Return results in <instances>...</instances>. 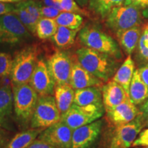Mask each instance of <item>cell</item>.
<instances>
[{
  "mask_svg": "<svg viewBox=\"0 0 148 148\" xmlns=\"http://www.w3.org/2000/svg\"><path fill=\"white\" fill-rule=\"evenodd\" d=\"M77 62L85 69L103 82H108L117 70L114 57L90 48L83 47L76 51Z\"/></svg>",
  "mask_w": 148,
  "mask_h": 148,
  "instance_id": "1",
  "label": "cell"
},
{
  "mask_svg": "<svg viewBox=\"0 0 148 148\" xmlns=\"http://www.w3.org/2000/svg\"><path fill=\"white\" fill-rule=\"evenodd\" d=\"M78 38L85 47L110 55L114 58L121 57V51L115 40L95 25H86L79 31Z\"/></svg>",
  "mask_w": 148,
  "mask_h": 148,
  "instance_id": "2",
  "label": "cell"
},
{
  "mask_svg": "<svg viewBox=\"0 0 148 148\" xmlns=\"http://www.w3.org/2000/svg\"><path fill=\"white\" fill-rule=\"evenodd\" d=\"M38 50L36 46H28L16 52L13 58L10 79L12 85L29 84L36 65Z\"/></svg>",
  "mask_w": 148,
  "mask_h": 148,
  "instance_id": "3",
  "label": "cell"
},
{
  "mask_svg": "<svg viewBox=\"0 0 148 148\" xmlns=\"http://www.w3.org/2000/svg\"><path fill=\"white\" fill-rule=\"evenodd\" d=\"M13 107L17 119L23 123L31 121L36 104L38 94L30 84L12 85Z\"/></svg>",
  "mask_w": 148,
  "mask_h": 148,
  "instance_id": "4",
  "label": "cell"
},
{
  "mask_svg": "<svg viewBox=\"0 0 148 148\" xmlns=\"http://www.w3.org/2000/svg\"><path fill=\"white\" fill-rule=\"evenodd\" d=\"M139 8L122 5L113 9L105 18L106 25L115 34L121 31L140 26L142 14Z\"/></svg>",
  "mask_w": 148,
  "mask_h": 148,
  "instance_id": "5",
  "label": "cell"
},
{
  "mask_svg": "<svg viewBox=\"0 0 148 148\" xmlns=\"http://www.w3.org/2000/svg\"><path fill=\"white\" fill-rule=\"evenodd\" d=\"M104 110L103 105L79 106L73 103L69 110L61 114L60 121L75 130L97 121L102 116Z\"/></svg>",
  "mask_w": 148,
  "mask_h": 148,
  "instance_id": "6",
  "label": "cell"
},
{
  "mask_svg": "<svg viewBox=\"0 0 148 148\" xmlns=\"http://www.w3.org/2000/svg\"><path fill=\"white\" fill-rule=\"evenodd\" d=\"M29 33L13 12L0 16V44L21 43L30 37Z\"/></svg>",
  "mask_w": 148,
  "mask_h": 148,
  "instance_id": "7",
  "label": "cell"
},
{
  "mask_svg": "<svg viewBox=\"0 0 148 148\" xmlns=\"http://www.w3.org/2000/svg\"><path fill=\"white\" fill-rule=\"evenodd\" d=\"M61 119V113L56 103L55 98L51 95L40 97L31 119L32 128H45Z\"/></svg>",
  "mask_w": 148,
  "mask_h": 148,
  "instance_id": "8",
  "label": "cell"
},
{
  "mask_svg": "<svg viewBox=\"0 0 148 148\" xmlns=\"http://www.w3.org/2000/svg\"><path fill=\"white\" fill-rule=\"evenodd\" d=\"M143 114L140 112L133 121L116 126L110 148H130L144 127Z\"/></svg>",
  "mask_w": 148,
  "mask_h": 148,
  "instance_id": "9",
  "label": "cell"
},
{
  "mask_svg": "<svg viewBox=\"0 0 148 148\" xmlns=\"http://www.w3.org/2000/svg\"><path fill=\"white\" fill-rule=\"evenodd\" d=\"M47 64L56 84H69L73 62L67 53L56 51L47 59Z\"/></svg>",
  "mask_w": 148,
  "mask_h": 148,
  "instance_id": "10",
  "label": "cell"
},
{
  "mask_svg": "<svg viewBox=\"0 0 148 148\" xmlns=\"http://www.w3.org/2000/svg\"><path fill=\"white\" fill-rule=\"evenodd\" d=\"M73 131V129L60 121L42 130L38 135V139L56 148H71Z\"/></svg>",
  "mask_w": 148,
  "mask_h": 148,
  "instance_id": "11",
  "label": "cell"
},
{
  "mask_svg": "<svg viewBox=\"0 0 148 148\" xmlns=\"http://www.w3.org/2000/svg\"><path fill=\"white\" fill-rule=\"evenodd\" d=\"M29 83L40 97L51 95L54 91L56 82L48 69L47 62L42 59L37 62Z\"/></svg>",
  "mask_w": 148,
  "mask_h": 148,
  "instance_id": "12",
  "label": "cell"
},
{
  "mask_svg": "<svg viewBox=\"0 0 148 148\" xmlns=\"http://www.w3.org/2000/svg\"><path fill=\"white\" fill-rule=\"evenodd\" d=\"M102 121L97 120L73 130L71 148H90L100 134Z\"/></svg>",
  "mask_w": 148,
  "mask_h": 148,
  "instance_id": "13",
  "label": "cell"
},
{
  "mask_svg": "<svg viewBox=\"0 0 148 148\" xmlns=\"http://www.w3.org/2000/svg\"><path fill=\"white\" fill-rule=\"evenodd\" d=\"M103 104L106 112L112 110L130 99L128 93L123 86L113 79L109 81L101 88Z\"/></svg>",
  "mask_w": 148,
  "mask_h": 148,
  "instance_id": "14",
  "label": "cell"
},
{
  "mask_svg": "<svg viewBox=\"0 0 148 148\" xmlns=\"http://www.w3.org/2000/svg\"><path fill=\"white\" fill-rule=\"evenodd\" d=\"M103 81L84 69L78 62H73L69 84L73 89H82L90 86H101Z\"/></svg>",
  "mask_w": 148,
  "mask_h": 148,
  "instance_id": "15",
  "label": "cell"
},
{
  "mask_svg": "<svg viewBox=\"0 0 148 148\" xmlns=\"http://www.w3.org/2000/svg\"><path fill=\"white\" fill-rule=\"evenodd\" d=\"M135 106L129 99L106 112L107 116L116 127L125 124L136 119L140 113V111Z\"/></svg>",
  "mask_w": 148,
  "mask_h": 148,
  "instance_id": "16",
  "label": "cell"
},
{
  "mask_svg": "<svg viewBox=\"0 0 148 148\" xmlns=\"http://www.w3.org/2000/svg\"><path fill=\"white\" fill-rule=\"evenodd\" d=\"M74 103L79 106L103 105L102 91L100 86H90L75 90Z\"/></svg>",
  "mask_w": 148,
  "mask_h": 148,
  "instance_id": "17",
  "label": "cell"
},
{
  "mask_svg": "<svg viewBox=\"0 0 148 148\" xmlns=\"http://www.w3.org/2000/svg\"><path fill=\"white\" fill-rule=\"evenodd\" d=\"M141 32L140 27L136 26L121 31L116 34L120 45L127 55L132 54L138 46L142 35Z\"/></svg>",
  "mask_w": 148,
  "mask_h": 148,
  "instance_id": "18",
  "label": "cell"
},
{
  "mask_svg": "<svg viewBox=\"0 0 148 148\" xmlns=\"http://www.w3.org/2000/svg\"><path fill=\"white\" fill-rule=\"evenodd\" d=\"M75 91L70 84H56L54 88V98L61 114L69 110L74 103Z\"/></svg>",
  "mask_w": 148,
  "mask_h": 148,
  "instance_id": "19",
  "label": "cell"
},
{
  "mask_svg": "<svg viewBox=\"0 0 148 148\" xmlns=\"http://www.w3.org/2000/svg\"><path fill=\"white\" fill-rule=\"evenodd\" d=\"M129 97L134 105L142 104L148 97V87L135 70L129 87Z\"/></svg>",
  "mask_w": 148,
  "mask_h": 148,
  "instance_id": "20",
  "label": "cell"
},
{
  "mask_svg": "<svg viewBox=\"0 0 148 148\" xmlns=\"http://www.w3.org/2000/svg\"><path fill=\"white\" fill-rule=\"evenodd\" d=\"M134 71V62L132 60L131 55H128L123 64L116 70V73L112 77V79L121 85L127 93H129V87Z\"/></svg>",
  "mask_w": 148,
  "mask_h": 148,
  "instance_id": "21",
  "label": "cell"
},
{
  "mask_svg": "<svg viewBox=\"0 0 148 148\" xmlns=\"http://www.w3.org/2000/svg\"><path fill=\"white\" fill-rule=\"evenodd\" d=\"M13 108V93L9 86L0 87V127L7 123Z\"/></svg>",
  "mask_w": 148,
  "mask_h": 148,
  "instance_id": "22",
  "label": "cell"
},
{
  "mask_svg": "<svg viewBox=\"0 0 148 148\" xmlns=\"http://www.w3.org/2000/svg\"><path fill=\"white\" fill-rule=\"evenodd\" d=\"M125 0H89L90 12L102 18H106L113 9L124 4Z\"/></svg>",
  "mask_w": 148,
  "mask_h": 148,
  "instance_id": "23",
  "label": "cell"
},
{
  "mask_svg": "<svg viewBox=\"0 0 148 148\" xmlns=\"http://www.w3.org/2000/svg\"><path fill=\"white\" fill-rule=\"evenodd\" d=\"M80 29H71L58 25V29L51 39L57 47L61 49L69 48L73 45L75 37Z\"/></svg>",
  "mask_w": 148,
  "mask_h": 148,
  "instance_id": "24",
  "label": "cell"
},
{
  "mask_svg": "<svg viewBox=\"0 0 148 148\" xmlns=\"http://www.w3.org/2000/svg\"><path fill=\"white\" fill-rule=\"evenodd\" d=\"M42 128H32L18 133L4 148H27L42 131Z\"/></svg>",
  "mask_w": 148,
  "mask_h": 148,
  "instance_id": "25",
  "label": "cell"
},
{
  "mask_svg": "<svg viewBox=\"0 0 148 148\" xmlns=\"http://www.w3.org/2000/svg\"><path fill=\"white\" fill-rule=\"evenodd\" d=\"M58 27L55 18L41 17L37 23L36 34L40 39H47L55 34Z\"/></svg>",
  "mask_w": 148,
  "mask_h": 148,
  "instance_id": "26",
  "label": "cell"
},
{
  "mask_svg": "<svg viewBox=\"0 0 148 148\" xmlns=\"http://www.w3.org/2000/svg\"><path fill=\"white\" fill-rule=\"evenodd\" d=\"M55 20L60 26L71 29H80L84 22V18L81 14L65 11L61 12Z\"/></svg>",
  "mask_w": 148,
  "mask_h": 148,
  "instance_id": "27",
  "label": "cell"
},
{
  "mask_svg": "<svg viewBox=\"0 0 148 148\" xmlns=\"http://www.w3.org/2000/svg\"><path fill=\"white\" fill-rule=\"evenodd\" d=\"M14 5H15V8L13 11V13L18 16L21 23L23 24L24 26L26 27L29 32L33 34H36V25L40 18L32 15L26 9L20 6L17 3H16Z\"/></svg>",
  "mask_w": 148,
  "mask_h": 148,
  "instance_id": "28",
  "label": "cell"
},
{
  "mask_svg": "<svg viewBox=\"0 0 148 148\" xmlns=\"http://www.w3.org/2000/svg\"><path fill=\"white\" fill-rule=\"evenodd\" d=\"M13 59L10 54L0 52V77L10 75L12 71Z\"/></svg>",
  "mask_w": 148,
  "mask_h": 148,
  "instance_id": "29",
  "label": "cell"
},
{
  "mask_svg": "<svg viewBox=\"0 0 148 148\" xmlns=\"http://www.w3.org/2000/svg\"><path fill=\"white\" fill-rule=\"evenodd\" d=\"M55 1L60 3L63 11L74 12L81 15L83 14L85 16H89V13L87 11L81 8L75 0H55Z\"/></svg>",
  "mask_w": 148,
  "mask_h": 148,
  "instance_id": "30",
  "label": "cell"
},
{
  "mask_svg": "<svg viewBox=\"0 0 148 148\" xmlns=\"http://www.w3.org/2000/svg\"><path fill=\"white\" fill-rule=\"evenodd\" d=\"M17 4L26 9L29 13L32 14L36 17L38 18H41L40 12V2L34 1V0H25V1H21V2L17 3Z\"/></svg>",
  "mask_w": 148,
  "mask_h": 148,
  "instance_id": "31",
  "label": "cell"
},
{
  "mask_svg": "<svg viewBox=\"0 0 148 148\" xmlns=\"http://www.w3.org/2000/svg\"><path fill=\"white\" fill-rule=\"evenodd\" d=\"M40 12L41 17L56 18L61 12L58 9L47 5H42L40 3Z\"/></svg>",
  "mask_w": 148,
  "mask_h": 148,
  "instance_id": "32",
  "label": "cell"
},
{
  "mask_svg": "<svg viewBox=\"0 0 148 148\" xmlns=\"http://www.w3.org/2000/svg\"><path fill=\"white\" fill-rule=\"evenodd\" d=\"M132 146V147H148V128L140 131Z\"/></svg>",
  "mask_w": 148,
  "mask_h": 148,
  "instance_id": "33",
  "label": "cell"
},
{
  "mask_svg": "<svg viewBox=\"0 0 148 148\" xmlns=\"http://www.w3.org/2000/svg\"><path fill=\"white\" fill-rule=\"evenodd\" d=\"M123 5H132L140 10H145L148 9V0H125Z\"/></svg>",
  "mask_w": 148,
  "mask_h": 148,
  "instance_id": "34",
  "label": "cell"
},
{
  "mask_svg": "<svg viewBox=\"0 0 148 148\" xmlns=\"http://www.w3.org/2000/svg\"><path fill=\"white\" fill-rule=\"evenodd\" d=\"M138 47L140 56L148 62V44L146 43L142 36L140 38Z\"/></svg>",
  "mask_w": 148,
  "mask_h": 148,
  "instance_id": "35",
  "label": "cell"
},
{
  "mask_svg": "<svg viewBox=\"0 0 148 148\" xmlns=\"http://www.w3.org/2000/svg\"><path fill=\"white\" fill-rule=\"evenodd\" d=\"M15 5L12 3L0 2V16L13 12Z\"/></svg>",
  "mask_w": 148,
  "mask_h": 148,
  "instance_id": "36",
  "label": "cell"
},
{
  "mask_svg": "<svg viewBox=\"0 0 148 148\" xmlns=\"http://www.w3.org/2000/svg\"><path fill=\"white\" fill-rule=\"evenodd\" d=\"M27 148H56L50 144L46 143L43 140L37 139L34 140V141L31 143V145Z\"/></svg>",
  "mask_w": 148,
  "mask_h": 148,
  "instance_id": "37",
  "label": "cell"
},
{
  "mask_svg": "<svg viewBox=\"0 0 148 148\" xmlns=\"http://www.w3.org/2000/svg\"><path fill=\"white\" fill-rule=\"evenodd\" d=\"M137 69L140 78L148 87V63Z\"/></svg>",
  "mask_w": 148,
  "mask_h": 148,
  "instance_id": "38",
  "label": "cell"
},
{
  "mask_svg": "<svg viewBox=\"0 0 148 148\" xmlns=\"http://www.w3.org/2000/svg\"><path fill=\"white\" fill-rule=\"evenodd\" d=\"M42 3L45 5H47V6H51L53 7V8L58 9L59 10H60L61 12H62L63 10H62V7L60 5V3L56 1L55 0H42Z\"/></svg>",
  "mask_w": 148,
  "mask_h": 148,
  "instance_id": "39",
  "label": "cell"
},
{
  "mask_svg": "<svg viewBox=\"0 0 148 148\" xmlns=\"http://www.w3.org/2000/svg\"><path fill=\"white\" fill-rule=\"evenodd\" d=\"M140 112L143 114V116H147L148 115V97L144 102L142 103L140 106Z\"/></svg>",
  "mask_w": 148,
  "mask_h": 148,
  "instance_id": "40",
  "label": "cell"
},
{
  "mask_svg": "<svg viewBox=\"0 0 148 148\" xmlns=\"http://www.w3.org/2000/svg\"><path fill=\"white\" fill-rule=\"evenodd\" d=\"M141 36L143 37V40H145L146 43L148 44V26L147 25H146L145 28H144L143 31V34H142Z\"/></svg>",
  "mask_w": 148,
  "mask_h": 148,
  "instance_id": "41",
  "label": "cell"
},
{
  "mask_svg": "<svg viewBox=\"0 0 148 148\" xmlns=\"http://www.w3.org/2000/svg\"><path fill=\"white\" fill-rule=\"evenodd\" d=\"M75 1L79 6L82 7V8L88 5V2H89V0H75Z\"/></svg>",
  "mask_w": 148,
  "mask_h": 148,
  "instance_id": "42",
  "label": "cell"
},
{
  "mask_svg": "<svg viewBox=\"0 0 148 148\" xmlns=\"http://www.w3.org/2000/svg\"><path fill=\"white\" fill-rule=\"evenodd\" d=\"M5 141V136L4 133L1 130H0V147L3 145Z\"/></svg>",
  "mask_w": 148,
  "mask_h": 148,
  "instance_id": "43",
  "label": "cell"
},
{
  "mask_svg": "<svg viewBox=\"0 0 148 148\" xmlns=\"http://www.w3.org/2000/svg\"><path fill=\"white\" fill-rule=\"evenodd\" d=\"M23 1H25V0H0V2L8 3H17Z\"/></svg>",
  "mask_w": 148,
  "mask_h": 148,
  "instance_id": "44",
  "label": "cell"
},
{
  "mask_svg": "<svg viewBox=\"0 0 148 148\" xmlns=\"http://www.w3.org/2000/svg\"><path fill=\"white\" fill-rule=\"evenodd\" d=\"M146 123H147V125L148 126V115L147 116V120H146Z\"/></svg>",
  "mask_w": 148,
  "mask_h": 148,
  "instance_id": "45",
  "label": "cell"
},
{
  "mask_svg": "<svg viewBox=\"0 0 148 148\" xmlns=\"http://www.w3.org/2000/svg\"><path fill=\"white\" fill-rule=\"evenodd\" d=\"M145 148H148V147H145Z\"/></svg>",
  "mask_w": 148,
  "mask_h": 148,
  "instance_id": "46",
  "label": "cell"
},
{
  "mask_svg": "<svg viewBox=\"0 0 148 148\" xmlns=\"http://www.w3.org/2000/svg\"><path fill=\"white\" fill-rule=\"evenodd\" d=\"M147 26H148V24H147Z\"/></svg>",
  "mask_w": 148,
  "mask_h": 148,
  "instance_id": "47",
  "label": "cell"
}]
</instances>
